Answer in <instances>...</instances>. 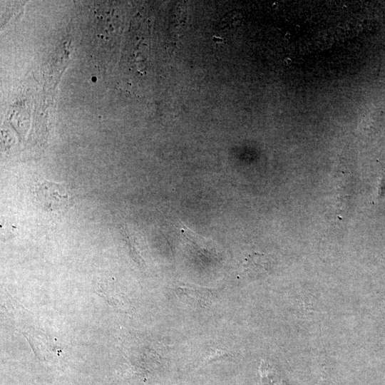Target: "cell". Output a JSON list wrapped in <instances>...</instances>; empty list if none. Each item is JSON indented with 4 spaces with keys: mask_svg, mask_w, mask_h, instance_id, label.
Segmentation results:
<instances>
[{
    "mask_svg": "<svg viewBox=\"0 0 385 385\" xmlns=\"http://www.w3.org/2000/svg\"><path fill=\"white\" fill-rule=\"evenodd\" d=\"M36 196L42 207L48 212H60L68 204L67 190L61 183L45 180L38 185Z\"/></svg>",
    "mask_w": 385,
    "mask_h": 385,
    "instance_id": "1",
    "label": "cell"
}]
</instances>
